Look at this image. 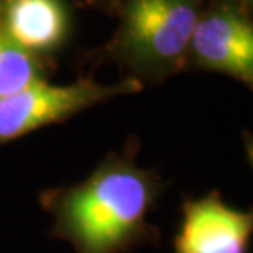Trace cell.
Returning a JSON list of instances; mask_svg holds the SVG:
<instances>
[{
  "label": "cell",
  "instance_id": "7",
  "mask_svg": "<svg viewBox=\"0 0 253 253\" xmlns=\"http://www.w3.org/2000/svg\"><path fill=\"white\" fill-rule=\"evenodd\" d=\"M43 81L38 59L0 32V99Z\"/></svg>",
  "mask_w": 253,
  "mask_h": 253
},
{
  "label": "cell",
  "instance_id": "5",
  "mask_svg": "<svg viewBox=\"0 0 253 253\" xmlns=\"http://www.w3.org/2000/svg\"><path fill=\"white\" fill-rule=\"evenodd\" d=\"M189 49L202 68L252 84L253 28L237 10L219 7L197 18Z\"/></svg>",
  "mask_w": 253,
  "mask_h": 253
},
{
  "label": "cell",
  "instance_id": "6",
  "mask_svg": "<svg viewBox=\"0 0 253 253\" xmlns=\"http://www.w3.org/2000/svg\"><path fill=\"white\" fill-rule=\"evenodd\" d=\"M0 32L37 56L61 44L68 13L61 0H0Z\"/></svg>",
  "mask_w": 253,
  "mask_h": 253
},
{
  "label": "cell",
  "instance_id": "1",
  "mask_svg": "<svg viewBox=\"0 0 253 253\" xmlns=\"http://www.w3.org/2000/svg\"><path fill=\"white\" fill-rule=\"evenodd\" d=\"M160 183L131 160H105L87 179L48 194L53 235L76 253H122L145 234Z\"/></svg>",
  "mask_w": 253,
  "mask_h": 253
},
{
  "label": "cell",
  "instance_id": "3",
  "mask_svg": "<svg viewBox=\"0 0 253 253\" xmlns=\"http://www.w3.org/2000/svg\"><path fill=\"white\" fill-rule=\"evenodd\" d=\"M136 90H140V84L135 81L114 85L92 79H81L66 85L38 81L17 94L0 99V145L42 126L63 122L95 104Z\"/></svg>",
  "mask_w": 253,
  "mask_h": 253
},
{
  "label": "cell",
  "instance_id": "2",
  "mask_svg": "<svg viewBox=\"0 0 253 253\" xmlns=\"http://www.w3.org/2000/svg\"><path fill=\"white\" fill-rule=\"evenodd\" d=\"M197 18V0H130L120 49L136 68L165 71L189 49Z\"/></svg>",
  "mask_w": 253,
  "mask_h": 253
},
{
  "label": "cell",
  "instance_id": "4",
  "mask_svg": "<svg viewBox=\"0 0 253 253\" xmlns=\"http://www.w3.org/2000/svg\"><path fill=\"white\" fill-rule=\"evenodd\" d=\"M253 214L225 204L219 192L183 204L173 253H249Z\"/></svg>",
  "mask_w": 253,
  "mask_h": 253
}]
</instances>
